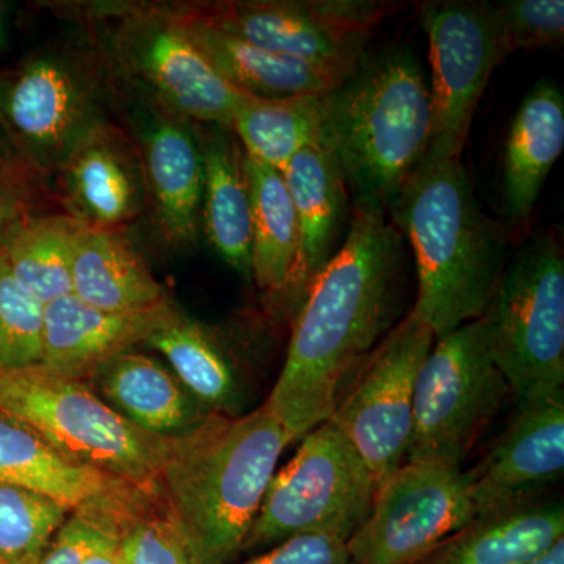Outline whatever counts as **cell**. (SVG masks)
<instances>
[{
	"instance_id": "obj_14",
	"label": "cell",
	"mask_w": 564,
	"mask_h": 564,
	"mask_svg": "<svg viewBox=\"0 0 564 564\" xmlns=\"http://www.w3.org/2000/svg\"><path fill=\"white\" fill-rule=\"evenodd\" d=\"M475 518L462 467L406 462L347 541L352 564H417Z\"/></svg>"
},
{
	"instance_id": "obj_29",
	"label": "cell",
	"mask_w": 564,
	"mask_h": 564,
	"mask_svg": "<svg viewBox=\"0 0 564 564\" xmlns=\"http://www.w3.org/2000/svg\"><path fill=\"white\" fill-rule=\"evenodd\" d=\"M323 96L261 99L240 93L231 131L248 158L282 172L299 152L322 143Z\"/></svg>"
},
{
	"instance_id": "obj_2",
	"label": "cell",
	"mask_w": 564,
	"mask_h": 564,
	"mask_svg": "<svg viewBox=\"0 0 564 564\" xmlns=\"http://www.w3.org/2000/svg\"><path fill=\"white\" fill-rule=\"evenodd\" d=\"M291 444L265 404L236 417L210 414L193 432L174 437L159 491L196 564H229L242 554Z\"/></svg>"
},
{
	"instance_id": "obj_3",
	"label": "cell",
	"mask_w": 564,
	"mask_h": 564,
	"mask_svg": "<svg viewBox=\"0 0 564 564\" xmlns=\"http://www.w3.org/2000/svg\"><path fill=\"white\" fill-rule=\"evenodd\" d=\"M391 210L414 252L411 311L436 339L484 317L505 270V234L481 210L462 159L423 161Z\"/></svg>"
},
{
	"instance_id": "obj_34",
	"label": "cell",
	"mask_w": 564,
	"mask_h": 564,
	"mask_svg": "<svg viewBox=\"0 0 564 564\" xmlns=\"http://www.w3.org/2000/svg\"><path fill=\"white\" fill-rule=\"evenodd\" d=\"M120 547L126 564H196L163 503L122 529Z\"/></svg>"
},
{
	"instance_id": "obj_24",
	"label": "cell",
	"mask_w": 564,
	"mask_h": 564,
	"mask_svg": "<svg viewBox=\"0 0 564 564\" xmlns=\"http://www.w3.org/2000/svg\"><path fill=\"white\" fill-rule=\"evenodd\" d=\"M563 540V503L533 499L477 516L417 564H532Z\"/></svg>"
},
{
	"instance_id": "obj_31",
	"label": "cell",
	"mask_w": 564,
	"mask_h": 564,
	"mask_svg": "<svg viewBox=\"0 0 564 564\" xmlns=\"http://www.w3.org/2000/svg\"><path fill=\"white\" fill-rule=\"evenodd\" d=\"M69 514L41 494L0 484V564H39Z\"/></svg>"
},
{
	"instance_id": "obj_21",
	"label": "cell",
	"mask_w": 564,
	"mask_h": 564,
	"mask_svg": "<svg viewBox=\"0 0 564 564\" xmlns=\"http://www.w3.org/2000/svg\"><path fill=\"white\" fill-rule=\"evenodd\" d=\"M173 9L182 29L215 73L243 95L261 99L326 95L345 80L311 63L274 54L212 28L185 3Z\"/></svg>"
},
{
	"instance_id": "obj_18",
	"label": "cell",
	"mask_w": 564,
	"mask_h": 564,
	"mask_svg": "<svg viewBox=\"0 0 564 564\" xmlns=\"http://www.w3.org/2000/svg\"><path fill=\"white\" fill-rule=\"evenodd\" d=\"M65 214L85 228L122 231L148 204L139 151L122 126H96L54 174Z\"/></svg>"
},
{
	"instance_id": "obj_5",
	"label": "cell",
	"mask_w": 564,
	"mask_h": 564,
	"mask_svg": "<svg viewBox=\"0 0 564 564\" xmlns=\"http://www.w3.org/2000/svg\"><path fill=\"white\" fill-rule=\"evenodd\" d=\"M88 384L41 366L0 370V413L24 423L66 458L162 499L159 480L174 437L144 432Z\"/></svg>"
},
{
	"instance_id": "obj_40",
	"label": "cell",
	"mask_w": 564,
	"mask_h": 564,
	"mask_svg": "<svg viewBox=\"0 0 564 564\" xmlns=\"http://www.w3.org/2000/svg\"><path fill=\"white\" fill-rule=\"evenodd\" d=\"M532 564H564V540L560 541L552 551L541 556L540 560Z\"/></svg>"
},
{
	"instance_id": "obj_6",
	"label": "cell",
	"mask_w": 564,
	"mask_h": 564,
	"mask_svg": "<svg viewBox=\"0 0 564 564\" xmlns=\"http://www.w3.org/2000/svg\"><path fill=\"white\" fill-rule=\"evenodd\" d=\"M111 98L110 69L95 44H54L0 73V129L22 165L46 180L109 120Z\"/></svg>"
},
{
	"instance_id": "obj_9",
	"label": "cell",
	"mask_w": 564,
	"mask_h": 564,
	"mask_svg": "<svg viewBox=\"0 0 564 564\" xmlns=\"http://www.w3.org/2000/svg\"><path fill=\"white\" fill-rule=\"evenodd\" d=\"M489 350L516 399L564 389V252L541 234L503 270L484 315Z\"/></svg>"
},
{
	"instance_id": "obj_27",
	"label": "cell",
	"mask_w": 564,
	"mask_h": 564,
	"mask_svg": "<svg viewBox=\"0 0 564 564\" xmlns=\"http://www.w3.org/2000/svg\"><path fill=\"white\" fill-rule=\"evenodd\" d=\"M181 384L214 414L240 415L243 388L239 370L214 333L177 311L148 337Z\"/></svg>"
},
{
	"instance_id": "obj_25",
	"label": "cell",
	"mask_w": 564,
	"mask_h": 564,
	"mask_svg": "<svg viewBox=\"0 0 564 564\" xmlns=\"http://www.w3.org/2000/svg\"><path fill=\"white\" fill-rule=\"evenodd\" d=\"M203 152L202 232L237 272L251 274V195L245 151L231 129L199 126Z\"/></svg>"
},
{
	"instance_id": "obj_38",
	"label": "cell",
	"mask_w": 564,
	"mask_h": 564,
	"mask_svg": "<svg viewBox=\"0 0 564 564\" xmlns=\"http://www.w3.org/2000/svg\"><path fill=\"white\" fill-rule=\"evenodd\" d=\"M84 564H126L121 554L120 540L109 538L104 541L85 558Z\"/></svg>"
},
{
	"instance_id": "obj_26",
	"label": "cell",
	"mask_w": 564,
	"mask_h": 564,
	"mask_svg": "<svg viewBox=\"0 0 564 564\" xmlns=\"http://www.w3.org/2000/svg\"><path fill=\"white\" fill-rule=\"evenodd\" d=\"M73 295L109 313H141L169 303L122 231L82 228L73 256Z\"/></svg>"
},
{
	"instance_id": "obj_37",
	"label": "cell",
	"mask_w": 564,
	"mask_h": 564,
	"mask_svg": "<svg viewBox=\"0 0 564 564\" xmlns=\"http://www.w3.org/2000/svg\"><path fill=\"white\" fill-rule=\"evenodd\" d=\"M109 538L117 536L82 516L69 514L39 564H84L85 558Z\"/></svg>"
},
{
	"instance_id": "obj_15",
	"label": "cell",
	"mask_w": 564,
	"mask_h": 564,
	"mask_svg": "<svg viewBox=\"0 0 564 564\" xmlns=\"http://www.w3.org/2000/svg\"><path fill=\"white\" fill-rule=\"evenodd\" d=\"M113 79V77H111ZM128 110V128L139 151L148 204L163 242L184 250L202 232L203 152L198 124L137 95L113 79Z\"/></svg>"
},
{
	"instance_id": "obj_8",
	"label": "cell",
	"mask_w": 564,
	"mask_h": 564,
	"mask_svg": "<svg viewBox=\"0 0 564 564\" xmlns=\"http://www.w3.org/2000/svg\"><path fill=\"white\" fill-rule=\"evenodd\" d=\"M300 441L291 462L274 473L242 554H259L296 534L348 541L369 518L377 481L343 430L326 421Z\"/></svg>"
},
{
	"instance_id": "obj_19",
	"label": "cell",
	"mask_w": 564,
	"mask_h": 564,
	"mask_svg": "<svg viewBox=\"0 0 564 564\" xmlns=\"http://www.w3.org/2000/svg\"><path fill=\"white\" fill-rule=\"evenodd\" d=\"M176 313L170 302L141 313H109L69 293L44 307L40 366L58 377L88 383L104 364L147 343Z\"/></svg>"
},
{
	"instance_id": "obj_23",
	"label": "cell",
	"mask_w": 564,
	"mask_h": 564,
	"mask_svg": "<svg viewBox=\"0 0 564 564\" xmlns=\"http://www.w3.org/2000/svg\"><path fill=\"white\" fill-rule=\"evenodd\" d=\"M564 148V96L541 80L516 111L503 152V207L521 225L532 214Z\"/></svg>"
},
{
	"instance_id": "obj_33",
	"label": "cell",
	"mask_w": 564,
	"mask_h": 564,
	"mask_svg": "<svg viewBox=\"0 0 564 564\" xmlns=\"http://www.w3.org/2000/svg\"><path fill=\"white\" fill-rule=\"evenodd\" d=\"M492 6L511 54L563 43V0H503Z\"/></svg>"
},
{
	"instance_id": "obj_22",
	"label": "cell",
	"mask_w": 564,
	"mask_h": 564,
	"mask_svg": "<svg viewBox=\"0 0 564 564\" xmlns=\"http://www.w3.org/2000/svg\"><path fill=\"white\" fill-rule=\"evenodd\" d=\"M88 383L144 432L162 437H180L202 425L207 411L172 370L150 356L126 351L104 364Z\"/></svg>"
},
{
	"instance_id": "obj_41",
	"label": "cell",
	"mask_w": 564,
	"mask_h": 564,
	"mask_svg": "<svg viewBox=\"0 0 564 564\" xmlns=\"http://www.w3.org/2000/svg\"><path fill=\"white\" fill-rule=\"evenodd\" d=\"M0 159H3V161L20 162V159H18L13 150H11L6 135H3L2 129H0Z\"/></svg>"
},
{
	"instance_id": "obj_13",
	"label": "cell",
	"mask_w": 564,
	"mask_h": 564,
	"mask_svg": "<svg viewBox=\"0 0 564 564\" xmlns=\"http://www.w3.org/2000/svg\"><path fill=\"white\" fill-rule=\"evenodd\" d=\"M429 39L433 131L423 161L462 159L478 101L491 74L511 54L489 2H421Z\"/></svg>"
},
{
	"instance_id": "obj_36",
	"label": "cell",
	"mask_w": 564,
	"mask_h": 564,
	"mask_svg": "<svg viewBox=\"0 0 564 564\" xmlns=\"http://www.w3.org/2000/svg\"><path fill=\"white\" fill-rule=\"evenodd\" d=\"M229 564H352L347 541L333 534H296L254 554L245 562Z\"/></svg>"
},
{
	"instance_id": "obj_32",
	"label": "cell",
	"mask_w": 564,
	"mask_h": 564,
	"mask_svg": "<svg viewBox=\"0 0 564 564\" xmlns=\"http://www.w3.org/2000/svg\"><path fill=\"white\" fill-rule=\"evenodd\" d=\"M44 307L11 276L0 258V370L40 366L43 358Z\"/></svg>"
},
{
	"instance_id": "obj_10",
	"label": "cell",
	"mask_w": 564,
	"mask_h": 564,
	"mask_svg": "<svg viewBox=\"0 0 564 564\" xmlns=\"http://www.w3.org/2000/svg\"><path fill=\"white\" fill-rule=\"evenodd\" d=\"M508 392L484 317L434 340L415 383L406 462L462 467Z\"/></svg>"
},
{
	"instance_id": "obj_12",
	"label": "cell",
	"mask_w": 564,
	"mask_h": 564,
	"mask_svg": "<svg viewBox=\"0 0 564 564\" xmlns=\"http://www.w3.org/2000/svg\"><path fill=\"white\" fill-rule=\"evenodd\" d=\"M434 340L432 328L410 311L359 364L329 419L355 445L377 486L406 463L415 383Z\"/></svg>"
},
{
	"instance_id": "obj_30",
	"label": "cell",
	"mask_w": 564,
	"mask_h": 564,
	"mask_svg": "<svg viewBox=\"0 0 564 564\" xmlns=\"http://www.w3.org/2000/svg\"><path fill=\"white\" fill-rule=\"evenodd\" d=\"M84 228L65 212L33 215L10 237L0 258L22 288L41 303L73 293V256Z\"/></svg>"
},
{
	"instance_id": "obj_7",
	"label": "cell",
	"mask_w": 564,
	"mask_h": 564,
	"mask_svg": "<svg viewBox=\"0 0 564 564\" xmlns=\"http://www.w3.org/2000/svg\"><path fill=\"white\" fill-rule=\"evenodd\" d=\"M87 18L115 80L193 124L231 129L240 93L192 43L173 6L93 3Z\"/></svg>"
},
{
	"instance_id": "obj_16",
	"label": "cell",
	"mask_w": 564,
	"mask_h": 564,
	"mask_svg": "<svg viewBox=\"0 0 564 564\" xmlns=\"http://www.w3.org/2000/svg\"><path fill=\"white\" fill-rule=\"evenodd\" d=\"M0 484L41 494L117 538L129 522L162 503L120 478L66 458L24 423L2 413Z\"/></svg>"
},
{
	"instance_id": "obj_1",
	"label": "cell",
	"mask_w": 564,
	"mask_h": 564,
	"mask_svg": "<svg viewBox=\"0 0 564 564\" xmlns=\"http://www.w3.org/2000/svg\"><path fill=\"white\" fill-rule=\"evenodd\" d=\"M403 239L384 212L355 207L344 243L311 281L280 378L263 403L291 443L332 419L345 383L391 332Z\"/></svg>"
},
{
	"instance_id": "obj_17",
	"label": "cell",
	"mask_w": 564,
	"mask_h": 564,
	"mask_svg": "<svg viewBox=\"0 0 564 564\" xmlns=\"http://www.w3.org/2000/svg\"><path fill=\"white\" fill-rule=\"evenodd\" d=\"M513 421L466 474L475 518L536 499L564 470V389L518 400Z\"/></svg>"
},
{
	"instance_id": "obj_39",
	"label": "cell",
	"mask_w": 564,
	"mask_h": 564,
	"mask_svg": "<svg viewBox=\"0 0 564 564\" xmlns=\"http://www.w3.org/2000/svg\"><path fill=\"white\" fill-rule=\"evenodd\" d=\"M10 41V6L0 0V52L7 50Z\"/></svg>"
},
{
	"instance_id": "obj_4",
	"label": "cell",
	"mask_w": 564,
	"mask_h": 564,
	"mask_svg": "<svg viewBox=\"0 0 564 564\" xmlns=\"http://www.w3.org/2000/svg\"><path fill=\"white\" fill-rule=\"evenodd\" d=\"M323 104L322 141L337 159L355 207L391 209L432 141V93L414 52L391 47L366 55Z\"/></svg>"
},
{
	"instance_id": "obj_11",
	"label": "cell",
	"mask_w": 564,
	"mask_h": 564,
	"mask_svg": "<svg viewBox=\"0 0 564 564\" xmlns=\"http://www.w3.org/2000/svg\"><path fill=\"white\" fill-rule=\"evenodd\" d=\"M212 28L347 79L395 3L373 0H229L187 3Z\"/></svg>"
},
{
	"instance_id": "obj_28",
	"label": "cell",
	"mask_w": 564,
	"mask_h": 564,
	"mask_svg": "<svg viewBox=\"0 0 564 564\" xmlns=\"http://www.w3.org/2000/svg\"><path fill=\"white\" fill-rule=\"evenodd\" d=\"M251 195V276L262 291L291 293L299 259V221L284 177L245 154Z\"/></svg>"
},
{
	"instance_id": "obj_35",
	"label": "cell",
	"mask_w": 564,
	"mask_h": 564,
	"mask_svg": "<svg viewBox=\"0 0 564 564\" xmlns=\"http://www.w3.org/2000/svg\"><path fill=\"white\" fill-rule=\"evenodd\" d=\"M41 182L22 163L0 159V250L29 218L46 212Z\"/></svg>"
},
{
	"instance_id": "obj_20",
	"label": "cell",
	"mask_w": 564,
	"mask_h": 564,
	"mask_svg": "<svg viewBox=\"0 0 564 564\" xmlns=\"http://www.w3.org/2000/svg\"><path fill=\"white\" fill-rule=\"evenodd\" d=\"M281 174L299 221V259L289 293L296 310L311 281L339 250L348 191L337 159L323 141L299 152Z\"/></svg>"
}]
</instances>
